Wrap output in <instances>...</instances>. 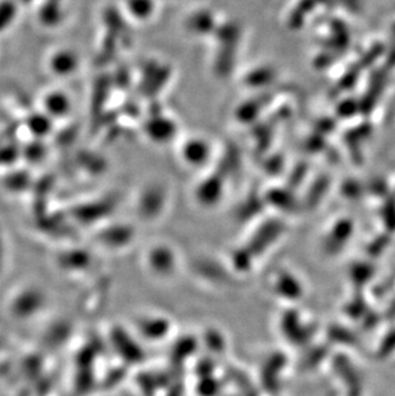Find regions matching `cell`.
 Instances as JSON below:
<instances>
[{
	"mask_svg": "<svg viewBox=\"0 0 395 396\" xmlns=\"http://www.w3.org/2000/svg\"><path fill=\"white\" fill-rule=\"evenodd\" d=\"M206 139L203 138H189L184 144L181 145L180 149V157L191 168H199L207 164V162L211 160L212 148L208 144Z\"/></svg>",
	"mask_w": 395,
	"mask_h": 396,
	"instance_id": "1",
	"label": "cell"
},
{
	"mask_svg": "<svg viewBox=\"0 0 395 396\" xmlns=\"http://www.w3.org/2000/svg\"><path fill=\"white\" fill-rule=\"evenodd\" d=\"M126 7L136 21H149L154 13V0H126Z\"/></svg>",
	"mask_w": 395,
	"mask_h": 396,
	"instance_id": "2",
	"label": "cell"
},
{
	"mask_svg": "<svg viewBox=\"0 0 395 396\" xmlns=\"http://www.w3.org/2000/svg\"><path fill=\"white\" fill-rule=\"evenodd\" d=\"M77 65V58L71 52H61L53 56L52 69L59 75H67L74 72Z\"/></svg>",
	"mask_w": 395,
	"mask_h": 396,
	"instance_id": "3",
	"label": "cell"
}]
</instances>
